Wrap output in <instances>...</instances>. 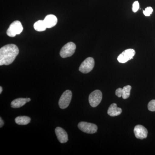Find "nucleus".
<instances>
[{"label":"nucleus","mask_w":155,"mask_h":155,"mask_svg":"<svg viewBox=\"0 0 155 155\" xmlns=\"http://www.w3.org/2000/svg\"><path fill=\"white\" fill-rule=\"evenodd\" d=\"M27 98H19L12 101L11 107L13 108H18L22 107L27 103Z\"/></svg>","instance_id":"13"},{"label":"nucleus","mask_w":155,"mask_h":155,"mask_svg":"<svg viewBox=\"0 0 155 155\" xmlns=\"http://www.w3.org/2000/svg\"><path fill=\"white\" fill-rule=\"evenodd\" d=\"M148 109L151 112H155V100H152L148 104Z\"/></svg>","instance_id":"17"},{"label":"nucleus","mask_w":155,"mask_h":155,"mask_svg":"<svg viewBox=\"0 0 155 155\" xmlns=\"http://www.w3.org/2000/svg\"><path fill=\"white\" fill-rule=\"evenodd\" d=\"M55 131L58 140L61 143H66L68 141V134L63 128L61 127H56Z\"/></svg>","instance_id":"10"},{"label":"nucleus","mask_w":155,"mask_h":155,"mask_svg":"<svg viewBox=\"0 0 155 155\" xmlns=\"http://www.w3.org/2000/svg\"><path fill=\"white\" fill-rule=\"evenodd\" d=\"M34 28L38 31H44L46 29V26L44 20H39L37 21L34 25Z\"/></svg>","instance_id":"15"},{"label":"nucleus","mask_w":155,"mask_h":155,"mask_svg":"<svg viewBox=\"0 0 155 155\" xmlns=\"http://www.w3.org/2000/svg\"><path fill=\"white\" fill-rule=\"evenodd\" d=\"M2 86L0 87V94H2Z\"/></svg>","instance_id":"22"},{"label":"nucleus","mask_w":155,"mask_h":155,"mask_svg":"<svg viewBox=\"0 0 155 155\" xmlns=\"http://www.w3.org/2000/svg\"><path fill=\"white\" fill-rule=\"evenodd\" d=\"M78 127L81 130L87 134H94L97 130V127L96 125L93 123L85 122H79L78 124Z\"/></svg>","instance_id":"7"},{"label":"nucleus","mask_w":155,"mask_h":155,"mask_svg":"<svg viewBox=\"0 0 155 155\" xmlns=\"http://www.w3.org/2000/svg\"><path fill=\"white\" fill-rule=\"evenodd\" d=\"M122 113L121 108L118 107L117 104L115 103L112 104L109 107L107 111V114L110 116H119Z\"/></svg>","instance_id":"12"},{"label":"nucleus","mask_w":155,"mask_h":155,"mask_svg":"<svg viewBox=\"0 0 155 155\" xmlns=\"http://www.w3.org/2000/svg\"><path fill=\"white\" fill-rule=\"evenodd\" d=\"M139 3L138 2L135 1L133 3V6H132V11L134 13H136L138 11L139 9Z\"/></svg>","instance_id":"19"},{"label":"nucleus","mask_w":155,"mask_h":155,"mask_svg":"<svg viewBox=\"0 0 155 155\" xmlns=\"http://www.w3.org/2000/svg\"><path fill=\"white\" fill-rule=\"evenodd\" d=\"M134 135L137 138L143 139L147 137L148 131L147 128L143 125H137L134 130Z\"/></svg>","instance_id":"9"},{"label":"nucleus","mask_w":155,"mask_h":155,"mask_svg":"<svg viewBox=\"0 0 155 155\" xmlns=\"http://www.w3.org/2000/svg\"><path fill=\"white\" fill-rule=\"evenodd\" d=\"M131 87L130 85H126L122 88V97L124 99L128 98L130 95V91Z\"/></svg>","instance_id":"16"},{"label":"nucleus","mask_w":155,"mask_h":155,"mask_svg":"<svg viewBox=\"0 0 155 155\" xmlns=\"http://www.w3.org/2000/svg\"><path fill=\"white\" fill-rule=\"evenodd\" d=\"M44 22L47 28H52L58 23V18L53 14L48 15L45 18Z\"/></svg>","instance_id":"11"},{"label":"nucleus","mask_w":155,"mask_h":155,"mask_svg":"<svg viewBox=\"0 0 155 155\" xmlns=\"http://www.w3.org/2000/svg\"><path fill=\"white\" fill-rule=\"evenodd\" d=\"M75 49L76 45L75 44L72 42H69L62 48L60 51V55L63 58L71 57L75 53Z\"/></svg>","instance_id":"3"},{"label":"nucleus","mask_w":155,"mask_h":155,"mask_svg":"<svg viewBox=\"0 0 155 155\" xmlns=\"http://www.w3.org/2000/svg\"><path fill=\"white\" fill-rule=\"evenodd\" d=\"M94 60L93 58H88L81 64L79 70L82 73L87 74L92 71L94 67Z\"/></svg>","instance_id":"4"},{"label":"nucleus","mask_w":155,"mask_h":155,"mask_svg":"<svg viewBox=\"0 0 155 155\" xmlns=\"http://www.w3.org/2000/svg\"><path fill=\"white\" fill-rule=\"evenodd\" d=\"M102 99V93L101 91L97 90L93 91L89 96V102L93 107H95L101 103Z\"/></svg>","instance_id":"5"},{"label":"nucleus","mask_w":155,"mask_h":155,"mask_svg":"<svg viewBox=\"0 0 155 155\" xmlns=\"http://www.w3.org/2000/svg\"><path fill=\"white\" fill-rule=\"evenodd\" d=\"M23 29L21 22L17 20L11 23L7 31V34L9 37H14L17 35L20 34Z\"/></svg>","instance_id":"2"},{"label":"nucleus","mask_w":155,"mask_h":155,"mask_svg":"<svg viewBox=\"0 0 155 155\" xmlns=\"http://www.w3.org/2000/svg\"><path fill=\"white\" fill-rule=\"evenodd\" d=\"M31 101V99L30 98H27V102H29Z\"/></svg>","instance_id":"23"},{"label":"nucleus","mask_w":155,"mask_h":155,"mask_svg":"<svg viewBox=\"0 0 155 155\" xmlns=\"http://www.w3.org/2000/svg\"><path fill=\"white\" fill-rule=\"evenodd\" d=\"M15 122L19 125H26L29 124L31 119L29 117L26 116H18L15 119Z\"/></svg>","instance_id":"14"},{"label":"nucleus","mask_w":155,"mask_h":155,"mask_svg":"<svg viewBox=\"0 0 155 155\" xmlns=\"http://www.w3.org/2000/svg\"><path fill=\"white\" fill-rule=\"evenodd\" d=\"M135 51L132 49H128L122 52L120 54L117 60L119 62L122 64L126 63L127 61L133 59L134 56L135 55Z\"/></svg>","instance_id":"8"},{"label":"nucleus","mask_w":155,"mask_h":155,"mask_svg":"<svg viewBox=\"0 0 155 155\" xmlns=\"http://www.w3.org/2000/svg\"><path fill=\"white\" fill-rule=\"evenodd\" d=\"M72 97L71 91H66L62 94L59 101V105L62 109H65L69 106Z\"/></svg>","instance_id":"6"},{"label":"nucleus","mask_w":155,"mask_h":155,"mask_svg":"<svg viewBox=\"0 0 155 155\" xmlns=\"http://www.w3.org/2000/svg\"><path fill=\"white\" fill-rule=\"evenodd\" d=\"M19 53V48L15 45L9 44L2 47L0 49V65H10Z\"/></svg>","instance_id":"1"},{"label":"nucleus","mask_w":155,"mask_h":155,"mask_svg":"<svg viewBox=\"0 0 155 155\" xmlns=\"http://www.w3.org/2000/svg\"><path fill=\"white\" fill-rule=\"evenodd\" d=\"M116 94L119 97H122V88H118L117 89L116 91Z\"/></svg>","instance_id":"20"},{"label":"nucleus","mask_w":155,"mask_h":155,"mask_svg":"<svg viewBox=\"0 0 155 155\" xmlns=\"http://www.w3.org/2000/svg\"><path fill=\"white\" fill-rule=\"evenodd\" d=\"M153 9L151 7H147L144 11H143V13L145 16L146 17H149L151 14H152Z\"/></svg>","instance_id":"18"},{"label":"nucleus","mask_w":155,"mask_h":155,"mask_svg":"<svg viewBox=\"0 0 155 155\" xmlns=\"http://www.w3.org/2000/svg\"><path fill=\"white\" fill-rule=\"evenodd\" d=\"M4 125V122L1 117V118H0V127H2Z\"/></svg>","instance_id":"21"}]
</instances>
